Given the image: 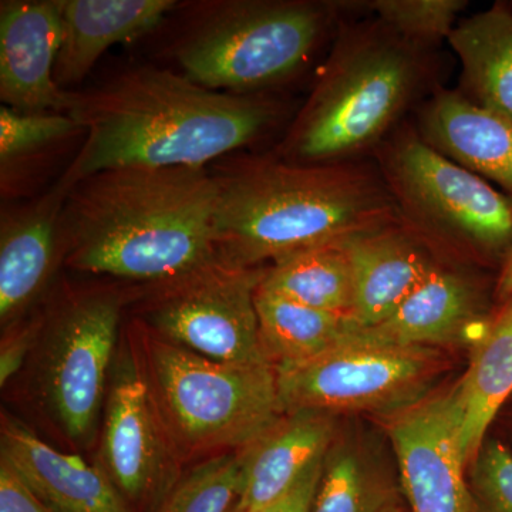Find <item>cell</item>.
I'll use <instances>...</instances> for the list:
<instances>
[{
    "mask_svg": "<svg viewBox=\"0 0 512 512\" xmlns=\"http://www.w3.org/2000/svg\"><path fill=\"white\" fill-rule=\"evenodd\" d=\"M171 46L180 73L214 92L268 94L301 73L350 3L212 0L190 5Z\"/></svg>",
    "mask_w": 512,
    "mask_h": 512,
    "instance_id": "cell-5",
    "label": "cell"
},
{
    "mask_svg": "<svg viewBox=\"0 0 512 512\" xmlns=\"http://www.w3.org/2000/svg\"><path fill=\"white\" fill-rule=\"evenodd\" d=\"M434 47L394 32L375 16L340 23L308 100L276 148L296 164L363 160L437 89Z\"/></svg>",
    "mask_w": 512,
    "mask_h": 512,
    "instance_id": "cell-4",
    "label": "cell"
},
{
    "mask_svg": "<svg viewBox=\"0 0 512 512\" xmlns=\"http://www.w3.org/2000/svg\"><path fill=\"white\" fill-rule=\"evenodd\" d=\"M124 299L117 291L74 293L47 323L43 387L50 409L73 441L96 431Z\"/></svg>",
    "mask_w": 512,
    "mask_h": 512,
    "instance_id": "cell-10",
    "label": "cell"
},
{
    "mask_svg": "<svg viewBox=\"0 0 512 512\" xmlns=\"http://www.w3.org/2000/svg\"><path fill=\"white\" fill-rule=\"evenodd\" d=\"M208 168H114L77 181L62 214L74 271L157 284L217 261Z\"/></svg>",
    "mask_w": 512,
    "mask_h": 512,
    "instance_id": "cell-2",
    "label": "cell"
},
{
    "mask_svg": "<svg viewBox=\"0 0 512 512\" xmlns=\"http://www.w3.org/2000/svg\"><path fill=\"white\" fill-rule=\"evenodd\" d=\"M393 501L394 488L369 454L349 441L332 444L312 512H382Z\"/></svg>",
    "mask_w": 512,
    "mask_h": 512,
    "instance_id": "cell-25",
    "label": "cell"
},
{
    "mask_svg": "<svg viewBox=\"0 0 512 512\" xmlns=\"http://www.w3.org/2000/svg\"><path fill=\"white\" fill-rule=\"evenodd\" d=\"M146 336L148 366L161 409L184 446L242 450L284 417L271 363L215 362L158 338L151 330Z\"/></svg>",
    "mask_w": 512,
    "mask_h": 512,
    "instance_id": "cell-7",
    "label": "cell"
},
{
    "mask_svg": "<svg viewBox=\"0 0 512 512\" xmlns=\"http://www.w3.org/2000/svg\"><path fill=\"white\" fill-rule=\"evenodd\" d=\"M259 288L318 311L352 318V266L343 241L275 262L266 268Z\"/></svg>",
    "mask_w": 512,
    "mask_h": 512,
    "instance_id": "cell-24",
    "label": "cell"
},
{
    "mask_svg": "<svg viewBox=\"0 0 512 512\" xmlns=\"http://www.w3.org/2000/svg\"><path fill=\"white\" fill-rule=\"evenodd\" d=\"M382 512H404L403 508L397 504V501H393L392 504L387 505Z\"/></svg>",
    "mask_w": 512,
    "mask_h": 512,
    "instance_id": "cell-34",
    "label": "cell"
},
{
    "mask_svg": "<svg viewBox=\"0 0 512 512\" xmlns=\"http://www.w3.org/2000/svg\"><path fill=\"white\" fill-rule=\"evenodd\" d=\"M247 451L220 454L192 468L150 512H234L244 493Z\"/></svg>",
    "mask_w": 512,
    "mask_h": 512,
    "instance_id": "cell-26",
    "label": "cell"
},
{
    "mask_svg": "<svg viewBox=\"0 0 512 512\" xmlns=\"http://www.w3.org/2000/svg\"><path fill=\"white\" fill-rule=\"evenodd\" d=\"M365 8L376 19L420 45L436 47L447 40L461 13L466 10V0H373Z\"/></svg>",
    "mask_w": 512,
    "mask_h": 512,
    "instance_id": "cell-28",
    "label": "cell"
},
{
    "mask_svg": "<svg viewBox=\"0 0 512 512\" xmlns=\"http://www.w3.org/2000/svg\"><path fill=\"white\" fill-rule=\"evenodd\" d=\"M66 187L57 181L39 200L2 212L0 320L15 322L45 291L63 259L62 214Z\"/></svg>",
    "mask_w": 512,
    "mask_h": 512,
    "instance_id": "cell-16",
    "label": "cell"
},
{
    "mask_svg": "<svg viewBox=\"0 0 512 512\" xmlns=\"http://www.w3.org/2000/svg\"><path fill=\"white\" fill-rule=\"evenodd\" d=\"M336 440L333 414L302 410L284 414L255 443L245 447L247 474L237 512H254L291 490Z\"/></svg>",
    "mask_w": 512,
    "mask_h": 512,
    "instance_id": "cell-20",
    "label": "cell"
},
{
    "mask_svg": "<svg viewBox=\"0 0 512 512\" xmlns=\"http://www.w3.org/2000/svg\"><path fill=\"white\" fill-rule=\"evenodd\" d=\"M0 512H55L6 463L0 461Z\"/></svg>",
    "mask_w": 512,
    "mask_h": 512,
    "instance_id": "cell-32",
    "label": "cell"
},
{
    "mask_svg": "<svg viewBox=\"0 0 512 512\" xmlns=\"http://www.w3.org/2000/svg\"><path fill=\"white\" fill-rule=\"evenodd\" d=\"M325 458L313 464L293 485L291 490L276 498L272 503L254 512H312L320 480H322ZM237 512V511H235Z\"/></svg>",
    "mask_w": 512,
    "mask_h": 512,
    "instance_id": "cell-31",
    "label": "cell"
},
{
    "mask_svg": "<svg viewBox=\"0 0 512 512\" xmlns=\"http://www.w3.org/2000/svg\"><path fill=\"white\" fill-rule=\"evenodd\" d=\"M175 0H62V45L55 80L82 82L111 46L146 35L177 9Z\"/></svg>",
    "mask_w": 512,
    "mask_h": 512,
    "instance_id": "cell-19",
    "label": "cell"
},
{
    "mask_svg": "<svg viewBox=\"0 0 512 512\" xmlns=\"http://www.w3.org/2000/svg\"><path fill=\"white\" fill-rule=\"evenodd\" d=\"M414 128L431 148L512 197V121L439 86L421 103Z\"/></svg>",
    "mask_w": 512,
    "mask_h": 512,
    "instance_id": "cell-18",
    "label": "cell"
},
{
    "mask_svg": "<svg viewBox=\"0 0 512 512\" xmlns=\"http://www.w3.org/2000/svg\"><path fill=\"white\" fill-rule=\"evenodd\" d=\"M82 126L69 113H20L0 109V177L8 180L18 167L56 144L82 136Z\"/></svg>",
    "mask_w": 512,
    "mask_h": 512,
    "instance_id": "cell-27",
    "label": "cell"
},
{
    "mask_svg": "<svg viewBox=\"0 0 512 512\" xmlns=\"http://www.w3.org/2000/svg\"><path fill=\"white\" fill-rule=\"evenodd\" d=\"M269 94L214 92L180 72L141 66L74 93L79 153L60 177L77 181L114 168H207L265 136L282 119Z\"/></svg>",
    "mask_w": 512,
    "mask_h": 512,
    "instance_id": "cell-1",
    "label": "cell"
},
{
    "mask_svg": "<svg viewBox=\"0 0 512 512\" xmlns=\"http://www.w3.org/2000/svg\"><path fill=\"white\" fill-rule=\"evenodd\" d=\"M447 42L461 64L460 87L471 103L512 121V5L490 9L457 23Z\"/></svg>",
    "mask_w": 512,
    "mask_h": 512,
    "instance_id": "cell-21",
    "label": "cell"
},
{
    "mask_svg": "<svg viewBox=\"0 0 512 512\" xmlns=\"http://www.w3.org/2000/svg\"><path fill=\"white\" fill-rule=\"evenodd\" d=\"M45 328L43 320H30L26 325L16 328L9 333L2 342V350H0V383L5 386L20 367L25 363L30 348L35 346L40 332Z\"/></svg>",
    "mask_w": 512,
    "mask_h": 512,
    "instance_id": "cell-30",
    "label": "cell"
},
{
    "mask_svg": "<svg viewBox=\"0 0 512 512\" xmlns=\"http://www.w3.org/2000/svg\"><path fill=\"white\" fill-rule=\"evenodd\" d=\"M2 458L55 512H133L109 474L45 443L19 421L3 419Z\"/></svg>",
    "mask_w": 512,
    "mask_h": 512,
    "instance_id": "cell-17",
    "label": "cell"
},
{
    "mask_svg": "<svg viewBox=\"0 0 512 512\" xmlns=\"http://www.w3.org/2000/svg\"><path fill=\"white\" fill-rule=\"evenodd\" d=\"M470 512H512V453L485 439L467 473Z\"/></svg>",
    "mask_w": 512,
    "mask_h": 512,
    "instance_id": "cell-29",
    "label": "cell"
},
{
    "mask_svg": "<svg viewBox=\"0 0 512 512\" xmlns=\"http://www.w3.org/2000/svg\"><path fill=\"white\" fill-rule=\"evenodd\" d=\"M234 512H235V510H234Z\"/></svg>",
    "mask_w": 512,
    "mask_h": 512,
    "instance_id": "cell-35",
    "label": "cell"
},
{
    "mask_svg": "<svg viewBox=\"0 0 512 512\" xmlns=\"http://www.w3.org/2000/svg\"><path fill=\"white\" fill-rule=\"evenodd\" d=\"M446 369L437 349L346 342L325 355L276 367L285 414L315 410L389 417L429 397Z\"/></svg>",
    "mask_w": 512,
    "mask_h": 512,
    "instance_id": "cell-8",
    "label": "cell"
},
{
    "mask_svg": "<svg viewBox=\"0 0 512 512\" xmlns=\"http://www.w3.org/2000/svg\"><path fill=\"white\" fill-rule=\"evenodd\" d=\"M372 158L403 224L433 254L454 249L503 266L512 248L510 195L431 148L412 124H400Z\"/></svg>",
    "mask_w": 512,
    "mask_h": 512,
    "instance_id": "cell-6",
    "label": "cell"
},
{
    "mask_svg": "<svg viewBox=\"0 0 512 512\" xmlns=\"http://www.w3.org/2000/svg\"><path fill=\"white\" fill-rule=\"evenodd\" d=\"M255 308L262 349L275 367L325 355L360 329L350 316L318 311L261 288L256 291Z\"/></svg>",
    "mask_w": 512,
    "mask_h": 512,
    "instance_id": "cell-23",
    "label": "cell"
},
{
    "mask_svg": "<svg viewBox=\"0 0 512 512\" xmlns=\"http://www.w3.org/2000/svg\"><path fill=\"white\" fill-rule=\"evenodd\" d=\"M453 389L461 453L468 468L484 444L491 421L512 393V298L476 343L466 375Z\"/></svg>",
    "mask_w": 512,
    "mask_h": 512,
    "instance_id": "cell-22",
    "label": "cell"
},
{
    "mask_svg": "<svg viewBox=\"0 0 512 512\" xmlns=\"http://www.w3.org/2000/svg\"><path fill=\"white\" fill-rule=\"evenodd\" d=\"M62 0L0 3V100L20 113H70L74 92L55 80Z\"/></svg>",
    "mask_w": 512,
    "mask_h": 512,
    "instance_id": "cell-12",
    "label": "cell"
},
{
    "mask_svg": "<svg viewBox=\"0 0 512 512\" xmlns=\"http://www.w3.org/2000/svg\"><path fill=\"white\" fill-rule=\"evenodd\" d=\"M101 467L130 505L150 498H156L157 503L171 487L165 480L164 443L150 390L134 370L121 373L111 387L101 439Z\"/></svg>",
    "mask_w": 512,
    "mask_h": 512,
    "instance_id": "cell-15",
    "label": "cell"
},
{
    "mask_svg": "<svg viewBox=\"0 0 512 512\" xmlns=\"http://www.w3.org/2000/svg\"><path fill=\"white\" fill-rule=\"evenodd\" d=\"M495 296L501 302L510 301L512 298V248L500 268L497 284H495Z\"/></svg>",
    "mask_w": 512,
    "mask_h": 512,
    "instance_id": "cell-33",
    "label": "cell"
},
{
    "mask_svg": "<svg viewBox=\"0 0 512 512\" xmlns=\"http://www.w3.org/2000/svg\"><path fill=\"white\" fill-rule=\"evenodd\" d=\"M210 171L215 247L225 264L261 268L402 221L373 158L296 164L275 154L234 156Z\"/></svg>",
    "mask_w": 512,
    "mask_h": 512,
    "instance_id": "cell-3",
    "label": "cell"
},
{
    "mask_svg": "<svg viewBox=\"0 0 512 512\" xmlns=\"http://www.w3.org/2000/svg\"><path fill=\"white\" fill-rule=\"evenodd\" d=\"M410 512H470L454 389L386 417Z\"/></svg>",
    "mask_w": 512,
    "mask_h": 512,
    "instance_id": "cell-11",
    "label": "cell"
},
{
    "mask_svg": "<svg viewBox=\"0 0 512 512\" xmlns=\"http://www.w3.org/2000/svg\"><path fill=\"white\" fill-rule=\"evenodd\" d=\"M265 274L264 266L241 268L218 258L188 274L148 284L141 318L158 338L205 359L229 365L269 363L255 308Z\"/></svg>",
    "mask_w": 512,
    "mask_h": 512,
    "instance_id": "cell-9",
    "label": "cell"
},
{
    "mask_svg": "<svg viewBox=\"0 0 512 512\" xmlns=\"http://www.w3.org/2000/svg\"><path fill=\"white\" fill-rule=\"evenodd\" d=\"M353 278L352 319L373 328L393 315L441 262L402 221L345 239Z\"/></svg>",
    "mask_w": 512,
    "mask_h": 512,
    "instance_id": "cell-14",
    "label": "cell"
},
{
    "mask_svg": "<svg viewBox=\"0 0 512 512\" xmlns=\"http://www.w3.org/2000/svg\"><path fill=\"white\" fill-rule=\"evenodd\" d=\"M487 292L473 275L440 264L380 325L360 328L348 342L402 348L476 345L490 326Z\"/></svg>",
    "mask_w": 512,
    "mask_h": 512,
    "instance_id": "cell-13",
    "label": "cell"
}]
</instances>
